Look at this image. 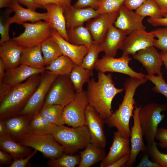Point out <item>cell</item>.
I'll list each match as a JSON object with an SVG mask.
<instances>
[{
    "instance_id": "cell-1",
    "label": "cell",
    "mask_w": 167,
    "mask_h": 167,
    "mask_svg": "<svg viewBox=\"0 0 167 167\" xmlns=\"http://www.w3.org/2000/svg\"><path fill=\"white\" fill-rule=\"evenodd\" d=\"M98 80L92 78L87 82L86 93L88 104L98 113L104 121L112 114V101L118 93L124 90L123 88H116L111 74L107 75L98 71Z\"/></svg>"
},
{
    "instance_id": "cell-2",
    "label": "cell",
    "mask_w": 167,
    "mask_h": 167,
    "mask_svg": "<svg viewBox=\"0 0 167 167\" xmlns=\"http://www.w3.org/2000/svg\"><path fill=\"white\" fill-rule=\"evenodd\" d=\"M147 80L145 77L137 78L130 77L126 79L124 84L125 93L122 102L118 108L105 120V123L108 127H115L124 136L130 137V121L133 115L136 103L134 96L137 88L145 84Z\"/></svg>"
},
{
    "instance_id": "cell-3",
    "label": "cell",
    "mask_w": 167,
    "mask_h": 167,
    "mask_svg": "<svg viewBox=\"0 0 167 167\" xmlns=\"http://www.w3.org/2000/svg\"><path fill=\"white\" fill-rule=\"evenodd\" d=\"M41 77L40 74L35 75L13 87L0 102V120H5L19 114L38 86Z\"/></svg>"
},
{
    "instance_id": "cell-4",
    "label": "cell",
    "mask_w": 167,
    "mask_h": 167,
    "mask_svg": "<svg viewBox=\"0 0 167 167\" xmlns=\"http://www.w3.org/2000/svg\"><path fill=\"white\" fill-rule=\"evenodd\" d=\"M52 134L63 147L65 153L68 154H73L84 149L91 141L90 133L85 125L72 127L57 126Z\"/></svg>"
},
{
    "instance_id": "cell-5",
    "label": "cell",
    "mask_w": 167,
    "mask_h": 167,
    "mask_svg": "<svg viewBox=\"0 0 167 167\" xmlns=\"http://www.w3.org/2000/svg\"><path fill=\"white\" fill-rule=\"evenodd\" d=\"M166 111V104L151 103L141 106L139 120L147 147L150 146L155 141L158 125L164 119L165 114L161 112Z\"/></svg>"
},
{
    "instance_id": "cell-6",
    "label": "cell",
    "mask_w": 167,
    "mask_h": 167,
    "mask_svg": "<svg viewBox=\"0 0 167 167\" xmlns=\"http://www.w3.org/2000/svg\"><path fill=\"white\" fill-rule=\"evenodd\" d=\"M17 141L25 146L41 152L45 157L58 158L65 153L63 147L52 134H36L31 133Z\"/></svg>"
},
{
    "instance_id": "cell-7",
    "label": "cell",
    "mask_w": 167,
    "mask_h": 167,
    "mask_svg": "<svg viewBox=\"0 0 167 167\" xmlns=\"http://www.w3.org/2000/svg\"><path fill=\"white\" fill-rule=\"evenodd\" d=\"M22 25L25 28L24 32L11 40L24 47L41 45L52 36L53 28L47 21L24 23Z\"/></svg>"
},
{
    "instance_id": "cell-8",
    "label": "cell",
    "mask_w": 167,
    "mask_h": 167,
    "mask_svg": "<svg viewBox=\"0 0 167 167\" xmlns=\"http://www.w3.org/2000/svg\"><path fill=\"white\" fill-rule=\"evenodd\" d=\"M75 94L69 75L58 76L52 84L44 105H57L64 107L73 100Z\"/></svg>"
},
{
    "instance_id": "cell-9",
    "label": "cell",
    "mask_w": 167,
    "mask_h": 167,
    "mask_svg": "<svg viewBox=\"0 0 167 167\" xmlns=\"http://www.w3.org/2000/svg\"><path fill=\"white\" fill-rule=\"evenodd\" d=\"M58 76L48 71L42 73L38 86L19 115L33 116L40 111L52 84Z\"/></svg>"
},
{
    "instance_id": "cell-10",
    "label": "cell",
    "mask_w": 167,
    "mask_h": 167,
    "mask_svg": "<svg viewBox=\"0 0 167 167\" xmlns=\"http://www.w3.org/2000/svg\"><path fill=\"white\" fill-rule=\"evenodd\" d=\"M88 105L86 92H76L73 100L64 107L62 117L65 124L72 127L85 125V112Z\"/></svg>"
},
{
    "instance_id": "cell-11",
    "label": "cell",
    "mask_w": 167,
    "mask_h": 167,
    "mask_svg": "<svg viewBox=\"0 0 167 167\" xmlns=\"http://www.w3.org/2000/svg\"><path fill=\"white\" fill-rule=\"evenodd\" d=\"M131 58L128 56L122 55L119 58L105 55L98 59L94 69L103 72H116L129 75L130 77L143 78L145 75L141 73L137 72L133 70L129 65Z\"/></svg>"
},
{
    "instance_id": "cell-12",
    "label": "cell",
    "mask_w": 167,
    "mask_h": 167,
    "mask_svg": "<svg viewBox=\"0 0 167 167\" xmlns=\"http://www.w3.org/2000/svg\"><path fill=\"white\" fill-rule=\"evenodd\" d=\"M85 125L90 133V143L97 147L104 148L106 144L104 128L105 121L89 104L85 111Z\"/></svg>"
},
{
    "instance_id": "cell-13",
    "label": "cell",
    "mask_w": 167,
    "mask_h": 167,
    "mask_svg": "<svg viewBox=\"0 0 167 167\" xmlns=\"http://www.w3.org/2000/svg\"><path fill=\"white\" fill-rule=\"evenodd\" d=\"M153 35L146 30L133 32L125 38L120 49L123 52L122 55H132L139 51L154 46L156 39Z\"/></svg>"
},
{
    "instance_id": "cell-14",
    "label": "cell",
    "mask_w": 167,
    "mask_h": 167,
    "mask_svg": "<svg viewBox=\"0 0 167 167\" xmlns=\"http://www.w3.org/2000/svg\"><path fill=\"white\" fill-rule=\"evenodd\" d=\"M141 106H135L132 116L133 125L131 129V152L129 161L124 167H131L135 163L137 157L141 152H147V147L144 143L143 134L139 120V112Z\"/></svg>"
},
{
    "instance_id": "cell-15",
    "label": "cell",
    "mask_w": 167,
    "mask_h": 167,
    "mask_svg": "<svg viewBox=\"0 0 167 167\" xmlns=\"http://www.w3.org/2000/svg\"><path fill=\"white\" fill-rule=\"evenodd\" d=\"M118 15L119 11L101 14L88 21L85 27L90 32L94 42L101 43L103 41L109 29L114 24Z\"/></svg>"
},
{
    "instance_id": "cell-16",
    "label": "cell",
    "mask_w": 167,
    "mask_h": 167,
    "mask_svg": "<svg viewBox=\"0 0 167 167\" xmlns=\"http://www.w3.org/2000/svg\"><path fill=\"white\" fill-rule=\"evenodd\" d=\"M144 18L123 5L119 10L114 26L128 35L136 31L146 30L143 23Z\"/></svg>"
},
{
    "instance_id": "cell-17",
    "label": "cell",
    "mask_w": 167,
    "mask_h": 167,
    "mask_svg": "<svg viewBox=\"0 0 167 167\" xmlns=\"http://www.w3.org/2000/svg\"><path fill=\"white\" fill-rule=\"evenodd\" d=\"M130 139L118 131L113 133V142L109 150L100 164L101 167L108 166L119 158L130 154Z\"/></svg>"
},
{
    "instance_id": "cell-18",
    "label": "cell",
    "mask_w": 167,
    "mask_h": 167,
    "mask_svg": "<svg viewBox=\"0 0 167 167\" xmlns=\"http://www.w3.org/2000/svg\"><path fill=\"white\" fill-rule=\"evenodd\" d=\"M133 57L146 68L148 75H159L162 73L161 69L164 64L160 53L154 46L139 51L133 55Z\"/></svg>"
},
{
    "instance_id": "cell-19",
    "label": "cell",
    "mask_w": 167,
    "mask_h": 167,
    "mask_svg": "<svg viewBox=\"0 0 167 167\" xmlns=\"http://www.w3.org/2000/svg\"><path fill=\"white\" fill-rule=\"evenodd\" d=\"M9 7L15 13L13 16L6 19V21L10 25L13 23L22 24L27 21L35 23L41 20L49 22L47 12L39 13L28 8H24L16 0H12Z\"/></svg>"
},
{
    "instance_id": "cell-20",
    "label": "cell",
    "mask_w": 167,
    "mask_h": 167,
    "mask_svg": "<svg viewBox=\"0 0 167 167\" xmlns=\"http://www.w3.org/2000/svg\"><path fill=\"white\" fill-rule=\"evenodd\" d=\"M99 15L96 10L91 7L79 8L71 4L68 5L64 11L66 28L83 25Z\"/></svg>"
},
{
    "instance_id": "cell-21",
    "label": "cell",
    "mask_w": 167,
    "mask_h": 167,
    "mask_svg": "<svg viewBox=\"0 0 167 167\" xmlns=\"http://www.w3.org/2000/svg\"><path fill=\"white\" fill-rule=\"evenodd\" d=\"M52 36L59 46L63 55L71 58L76 65H81L83 59L88 49L84 45L71 43L62 37L54 29H53Z\"/></svg>"
},
{
    "instance_id": "cell-22",
    "label": "cell",
    "mask_w": 167,
    "mask_h": 167,
    "mask_svg": "<svg viewBox=\"0 0 167 167\" xmlns=\"http://www.w3.org/2000/svg\"><path fill=\"white\" fill-rule=\"evenodd\" d=\"M32 117L28 115H18L5 120L8 133L16 141L32 133L30 123Z\"/></svg>"
},
{
    "instance_id": "cell-23",
    "label": "cell",
    "mask_w": 167,
    "mask_h": 167,
    "mask_svg": "<svg viewBox=\"0 0 167 167\" xmlns=\"http://www.w3.org/2000/svg\"><path fill=\"white\" fill-rule=\"evenodd\" d=\"M23 48L11 39L0 45V57L5 65L6 71L13 69L20 64Z\"/></svg>"
},
{
    "instance_id": "cell-24",
    "label": "cell",
    "mask_w": 167,
    "mask_h": 167,
    "mask_svg": "<svg viewBox=\"0 0 167 167\" xmlns=\"http://www.w3.org/2000/svg\"><path fill=\"white\" fill-rule=\"evenodd\" d=\"M64 7L54 3L45 5L44 7L47 11L50 23L53 29L66 40L69 41L66 23L64 15Z\"/></svg>"
},
{
    "instance_id": "cell-25",
    "label": "cell",
    "mask_w": 167,
    "mask_h": 167,
    "mask_svg": "<svg viewBox=\"0 0 167 167\" xmlns=\"http://www.w3.org/2000/svg\"><path fill=\"white\" fill-rule=\"evenodd\" d=\"M45 68H36L20 64L16 67L6 71L2 82L13 87L23 82L31 76L41 74Z\"/></svg>"
},
{
    "instance_id": "cell-26",
    "label": "cell",
    "mask_w": 167,
    "mask_h": 167,
    "mask_svg": "<svg viewBox=\"0 0 167 167\" xmlns=\"http://www.w3.org/2000/svg\"><path fill=\"white\" fill-rule=\"evenodd\" d=\"M127 36L124 32L112 25L104 40L101 43V52L106 55L114 57Z\"/></svg>"
},
{
    "instance_id": "cell-27",
    "label": "cell",
    "mask_w": 167,
    "mask_h": 167,
    "mask_svg": "<svg viewBox=\"0 0 167 167\" xmlns=\"http://www.w3.org/2000/svg\"><path fill=\"white\" fill-rule=\"evenodd\" d=\"M0 148L9 154L13 160L24 158L32 152L31 148L19 143L10 135L0 137Z\"/></svg>"
},
{
    "instance_id": "cell-28",
    "label": "cell",
    "mask_w": 167,
    "mask_h": 167,
    "mask_svg": "<svg viewBox=\"0 0 167 167\" xmlns=\"http://www.w3.org/2000/svg\"><path fill=\"white\" fill-rule=\"evenodd\" d=\"M20 64L36 68H45V65L40 45L24 47L21 56Z\"/></svg>"
},
{
    "instance_id": "cell-29",
    "label": "cell",
    "mask_w": 167,
    "mask_h": 167,
    "mask_svg": "<svg viewBox=\"0 0 167 167\" xmlns=\"http://www.w3.org/2000/svg\"><path fill=\"white\" fill-rule=\"evenodd\" d=\"M80 160L78 167H90L100 161L105 156V151L103 148L97 147L89 143L82 151H79Z\"/></svg>"
},
{
    "instance_id": "cell-30",
    "label": "cell",
    "mask_w": 167,
    "mask_h": 167,
    "mask_svg": "<svg viewBox=\"0 0 167 167\" xmlns=\"http://www.w3.org/2000/svg\"><path fill=\"white\" fill-rule=\"evenodd\" d=\"M69 42L78 45H84L88 48L94 42L89 31L81 25L66 28Z\"/></svg>"
},
{
    "instance_id": "cell-31",
    "label": "cell",
    "mask_w": 167,
    "mask_h": 167,
    "mask_svg": "<svg viewBox=\"0 0 167 167\" xmlns=\"http://www.w3.org/2000/svg\"><path fill=\"white\" fill-rule=\"evenodd\" d=\"M75 65L71 58L62 55L46 66L45 68V71H49L58 76L69 75Z\"/></svg>"
},
{
    "instance_id": "cell-32",
    "label": "cell",
    "mask_w": 167,
    "mask_h": 167,
    "mask_svg": "<svg viewBox=\"0 0 167 167\" xmlns=\"http://www.w3.org/2000/svg\"><path fill=\"white\" fill-rule=\"evenodd\" d=\"M30 126L32 133L40 135L52 134L57 126L48 121L40 111L32 116Z\"/></svg>"
},
{
    "instance_id": "cell-33",
    "label": "cell",
    "mask_w": 167,
    "mask_h": 167,
    "mask_svg": "<svg viewBox=\"0 0 167 167\" xmlns=\"http://www.w3.org/2000/svg\"><path fill=\"white\" fill-rule=\"evenodd\" d=\"M92 70L85 69L81 65H75L69 75L76 92H82L83 87L92 76Z\"/></svg>"
},
{
    "instance_id": "cell-34",
    "label": "cell",
    "mask_w": 167,
    "mask_h": 167,
    "mask_svg": "<svg viewBox=\"0 0 167 167\" xmlns=\"http://www.w3.org/2000/svg\"><path fill=\"white\" fill-rule=\"evenodd\" d=\"M40 45L45 66L63 55L59 45L52 36Z\"/></svg>"
},
{
    "instance_id": "cell-35",
    "label": "cell",
    "mask_w": 167,
    "mask_h": 167,
    "mask_svg": "<svg viewBox=\"0 0 167 167\" xmlns=\"http://www.w3.org/2000/svg\"><path fill=\"white\" fill-rule=\"evenodd\" d=\"M63 109L59 105H43L40 112L49 122L59 126L65 124L62 117Z\"/></svg>"
},
{
    "instance_id": "cell-36",
    "label": "cell",
    "mask_w": 167,
    "mask_h": 167,
    "mask_svg": "<svg viewBox=\"0 0 167 167\" xmlns=\"http://www.w3.org/2000/svg\"><path fill=\"white\" fill-rule=\"evenodd\" d=\"M80 160L79 154L64 153L58 158L49 159L47 162L49 167H74L78 165Z\"/></svg>"
},
{
    "instance_id": "cell-37",
    "label": "cell",
    "mask_w": 167,
    "mask_h": 167,
    "mask_svg": "<svg viewBox=\"0 0 167 167\" xmlns=\"http://www.w3.org/2000/svg\"><path fill=\"white\" fill-rule=\"evenodd\" d=\"M88 52L84 58L81 66L90 70L94 69L98 60V55L101 52V43L94 42L89 48Z\"/></svg>"
},
{
    "instance_id": "cell-38",
    "label": "cell",
    "mask_w": 167,
    "mask_h": 167,
    "mask_svg": "<svg viewBox=\"0 0 167 167\" xmlns=\"http://www.w3.org/2000/svg\"><path fill=\"white\" fill-rule=\"evenodd\" d=\"M135 12L144 18L148 16L153 18L162 17L160 10L153 0H146Z\"/></svg>"
},
{
    "instance_id": "cell-39",
    "label": "cell",
    "mask_w": 167,
    "mask_h": 167,
    "mask_svg": "<svg viewBox=\"0 0 167 167\" xmlns=\"http://www.w3.org/2000/svg\"><path fill=\"white\" fill-rule=\"evenodd\" d=\"M125 0H100L96 10L100 14L113 12L119 10Z\"/></svg>"
},
{
    "instance_id": "cell-40",
    "label": "cell",
    "mask_w": 167,
    "mask_h": 167,
    "mask_svg": "<svg viewBox=\"0 0 167 167\" xmlns=\"http://www.w3.org/2000/svg\"><path fill=\"white\" fill-rule=\"evenodd\" d=\"M157 143L155 140L150 146H147V152L152 160L158 164L160 167H167V154L161 152L157 148Z\"/></svg>"
},
{
    "instance_id": "cell-41",
    "label": "cell",
    "mask_w": 167,
    "mask_h": 167,
    "mask_svg": "<svg viewBox=\"0 0 167 167\" xmlns=\"http://www.w3.org/2000/svg\"><path fill=\"white\" fill-rule=\"evenodd\" d=\"M145 78L154 84L152 88L153 91L161 93L167 98V83L163 78L162 73L157 76L148 74L145 75Z\"/></svg>"
},
{
    "instance_id": "cell-42",
    "label": "cell",
    "mask_w": 167,
    "mask_h": 167,
    "mask_svg": "<svg viewBox=\"0 0 167 167\" xmlns=\"http://www.w3.org/2000/svg\"><path fill=\"white\" fill-rule=\"evenodd\" d=\"M155 37L154 46L161 51L167 52V27L158 28L150 32Z\"/></svg>"
},
{
    "instance_id": "cell-43",
    "label": "cell",
    "mask_w": 167,
    "mask_h": 167,
    "mask_svg": "<svg viewBox=\"0 0 167 167\" xmlns=\"http://www.w3.org/2000/svg\"><path fill=\"white\" fill-rule=\"evenodd\" d=\"M159 141L157 145L160 147L167 149V129L164 128H158L155 136Z\"/></svg>"
},
{
    "instance_id": "cell-44",
    "label": "cell",
    "mask_w": 167,
    "mask_h": 167,
    "mask_svg": "<svg viewBox=\"0 0 167 167\" xmlns=\"http://www.w3.org/2000/svg\"><path fill=\"white\" fill-rule=\"evenodd\" d=\"M99 3V0H78L74 6L79 8L91 7L97 10Z\"/></svg>"
},
{
    "instance_id": "cell-45",
    "label": "cell",
    "mask_w": 167,
    "mask_h": 167,
    "mask_svg": "<svg viewBox=\"0 0 167 167\" xmlns=\"http://www.w3.org/2000/svg\"><path fill=\"white\" fill-rule=\"evenodd\" d=\"M37 151L34 150L27 156L13 160L9 167H25L28 164L30 160L36 154Z\"/></svg>"
},
{
    "instance_id": "cell-46",
    "label": "cell",
    "mask_w": 167,
    "mask_h": 167,
    "mask_svg": "<svg viewBox=\"0 0 167 167\" xmlns=\"http://www.w3.org/2000/svg\"><path fill=\"white\" fill-rule=\"evenodd\" d=\"M10 24L6 21L3 23L2 19L0 21V33L1 39L0 40V45H1L4 42L11 40L9 35V29Z\"/></svg>"
},
{
    "instance_id": "cell-47",
    "label": "cell",
    "mask_w": 167,
    "mask_h": 167,
    "mask_svg": "<svg viewBox=\"0 0 167 167\" xmlns=\"http://www.w3.org/2000/svg\"><path fill=\"white\" fill-rule=\"evenodd\" d=\"M39 5L44 9V6L46 4L54 3L65 7L71 4L72 0H34Z\"/></svg>"
},
{
    "instance_id": "cell-48",
    "label": "cell",
    "mask_w": 167,
    "mask_h": 167,
    "mask_svg": "<svg viewBox=\"0 0 167 167\" xmlns=\"http://www.w3.org/2000/svg\"><path fill=\"white\" fill-rule=\"evenodd\" d=\"M143 156L137 167H160L157 163L149 159V155L147 152Z\"/></svg>"
},
{
    "instance_id": "cell-49",
    "label": "cell",
    "mask_w": 167,
    "mask_h": 167,
    "mask_svg": "<svg viewBox=\"0 0 167 167\" xmlns=\"http://www.w3.org/2000/svg\"><path fill=\"white\" fill-rule=\"evenodd\" d=\"M146 0H125L123 5L131 10H136Z\"/></svg>"
},
{
    "instance_id": "cell-50",
    "label": "cell",
    "mask_w": 167,
    "mask_h": 167,
    "mask_svg": "<svg viewBox=\"0 0 167 167\" xmlns=\"http://www.w3.org/2000/svg\"><path fill=\"white\" fill-rule=\"evenodd\" d=\"M147 22L153 26H164L167 27V17L160 18H149Z\"/></svg>"
},
{
    "instance_id": "cell-51",
    "label": "cell",
    "mask_w": 167,
    "mask_h": 167,
    "mask_svg": "<svg viewBox=\"0 0 167 167\" xmlns=\"http://www.w3.org/2000/svg\"><path fill=\"white\" fill-rule=\"evenodd\" d=\"M13 160L11 156L7 152L2 150H0V164L1 165H9Z\"/></svg>"
},
{
    "instance_id": "cell-52",
    "label": "cell",
    "mask_w": 167,
    "mask_h": 167,
    "mask_svg": "<svg viewBox=\"0 0 167 167\" xmlns=\"http://www.w3.org/2000/svg\"><path fill=\"white\" fill-rule=\"evenodd\" d=\"M12 87L3 82L0 83V102L10 92Z\"/></svg>"
},
{
    "instance_id": "cell-53",
    "label": "cell",
    "mask_w": 167,
    "mask_h": 167,
    "mask_svg": "<svg viewBox=\"0 0 167 167\" xmlns=\"http://www.w3.org/2000/svg\"><path fill=\"white\" fill-rule=\"evenodd\" d=\"M20 4L26 6L28 8L36 11L38 8H43L38 5L34 0H16Z\"/></svg>"
},
{
    "instance_id": "cell-54",
    "label": "cell",
    "mask_w": 167,
    "mask_h": 167,
    "mask_svg": "<svg viewBox=\"0 0 167 167\" xmlns=\"http://www.w3.org/2000/svg\"><path fill=\"white\" fill-rule=\"evenodd\" d=\"M130 154H127L123 156L109 165L108 167L124 166L125 164L128 162L130 159Z\"/></svg>"
},
{
    "instance_id": "cell-55",
    "label": "cell",
    "mask_w": 167,
    "mask_h": 167,
    "mask_svg": "<svg viewBox=\"0 0 167 167\" xmlns=\"http://www.w3.org/2000/svg\"><path fill=\"white\" fill-rule=\"evenodd\" d=\"M153 0L160 10L162 17H164L167 13V0Z\"/></svg>"
},
{
    "instance_id": "cell-56",
    "label": "cell",
    "mask_w": 167,
    "mask_h": 167,
    "mask_svg": "<svg viewBox=\"0 0 167 167\" xmlns=\"http://www.w3.org/2000/svg\"><path fill=\"white\" fill-rule=\"evenodd\" d=\"M10 135L8 133L5 124V120H0V137Z\"/></svg>"
},
{
    "instance_id": "cell-57",
    "label": "cell",
    "mask_w": 167,
    "mask_h": 167,
    "mask_svg": "<svg viewBox=\"0 0 167 167\" xmlns=\"http://www.w3.org/2000/svg\"><path fill=\"white\" fill-rule=\"evenodd\" d=\"M6 71L5 65L2 60L0 58V83L2 82Z\"/></svg>"
},
{
    "instance_id": "cell-58",
    "label": "cell",
    "mask_w": 167,
    "mask_h": 167,
    "mask_svg": "<svg viewBox=\"0 0 167 167\" xmlns=\"http://www.w3.org/2000/svg\"><path fill=\"white\" fill-rule=\"evenodd\" d=\"M159 53L161 60L166 69L167 74V52L161 51Z\"/></svg>"
},
{
    "instance_id": "cell-59",
    "label": "cell",
    "mask_w": 167,
    "mask_h": 167,
    "mask_svg": "<svg viewBox=\"0 0 167 167\" xmlns=\"http://www.w3.org/2000/svg\"><path fill=\"white\" fill-rule=\"evenodd\" d=\"M12 0H0V8L9 7Z\"/></svg>"
},
{
    "instance_id": "cell-60",
    "label": "cell",
    "mask_w": 167,
    "mask_h": 167,
    "mask_svg": "<svg viewBox=\"0 0 167 167\" xmlns=\"http://www.w3.org/2000/svg\"><path fill=\"white\" fill-rule=\"evenodd\" d=\"M167 17V13L165 15V16L164 17Z\"/></svg>"
},
{
    "instance_id": "cell-61",
    "label": "cell",
    "mask_w": 167,
    "mask_h": 167,
    "mask_svg": "<svg viewBox=\"0 0 167 167\" xmlns=\"http://www.w3.org/2000/svg\"></svg>"
}]
</instances>
